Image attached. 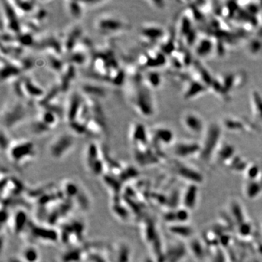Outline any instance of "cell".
<instances>
[{"label": "cell", "mask_w": 262, "mask_h": 262, "mask_svg": "<svg viewBox=\"0 0 262 262\" xmlns=\"http://www.w3.org/2000/svg\"><path fill=\"white\" fill-rule=\"evenodd\" d=\"M90 76L115 86L123 85L126 73L121 68L115 55L111 50H93L90 64Z\"/></svg>", "instance_id": "obj_1"}, {"label": "cell", "mask_w": 262, "mask_h": 262, "mask_svg": "<svg viewBox=\"0 0 262 262\" xmlns=\"http://www.w3.org/2000/svg\"><path fill=\"white\" fill-rule=\"evenodd\" d=\"M152 90L145 85L143 78L130 80L129 102L134 111L142 117L151 118L155 114V100Z\"/></svg>", "instance_id": "obj_2"}, {"label": "cell", "mask_w": 262, "mask_h": 262, "mask_svg": "<svg viewBox=\"0 0 262 262\" xmlns=\"http://www.w3.org/2000/svg\"><path fill=\"white\" fill-rule=\"evenodd\" d=\"M95 30L104 37L123 34L130 29V23L125 18L114 12L100 14L94 20Z\"/></svg>", "instance_id": "obj_3"}, {"label": "cell", "mask_w": 262, "mask_h": 262, "mask_svg": "<svg viewBox=\"0 0 262 262\" xmlns=\"http://www.w3.org/2000/svg\"><path fill=\"white\" fill-rule=\"evenodd\" d=\"M5 151L10 162L18 167L28 164L35 158L37 154L36 145L28 139L11 141Z\"/></svg>", "instance_id": "obj_4"}, {"label": "cell", "mask_w": 262, "mask_h": 262, "mask_svg": "<svg viewBox=\"0 0 262 262\" xmlns=\"http://www.w3.org/2000/svg\"><path fill=\"white\" fill-rule=\"evenodd\" d=\"M223 127L221 123L211 122L208 123L202 136V141L200 142L201 158L208 160L213 154L216 153L221 143Z\"/></svg>", "instance_id": "obj_5"}, {"label": "cell", "mask_w": 262, "mask_h": 262, "mask_svg": "<svg viewBox=\"0 0 262 262\" xmlns=\"http://www.w3.org/2000/svg\"><path fill=\"white\" fill-rule=\"evenodd\" d=\"M74 145V134L71 132H63L52 139L49 143L48 151L52 158L60 160L71 152Z\"/></svg>", "instance_id": "obj_6"}, {"label": "cell", "mask_w": 262, "mask_h": 262, "mask_svg": "<svg viewBox=\"0 0 262 262\" xmlns=\"http://www.w3.org/2000/svg\"><path fill=\"white\" fill-rule=\"evenodd\" d=\"M61 117L56 112L49 109L42 108L31 124V130L35 135L49 133L58 125Z\"/></svg>", "instance_id": "obj_7"}, {"label": "cell", "mask_w": 262, "mask_h": 262, "mask_svg": "<svg viewBox=\"0 0 262 262\" xmlns=\"http://www.w3.org/2000/svg\"><path fill=\"white\" fill-rule=\"evenodd\" d=\"M180 122L183 128L193 136H202L208 125L200 113L192 109H187L181 113Z\"/></svg>", "instance_id": "obj_8"}, {"label": "cell", "mask_w": 262, "mask_h": 262, "mask_svg": "<svg viewBox=\"0 0 262 262\" xmlns=\"http://www.w3.org/2000/svg\"><path fill=\"white\" fill-rule=\"evenodd\" d=\"M27 115V109L22 102H16L2 109V127L10 129L21 123Z\"/></svg>", "instance_id": "obj_9"}, {"label": "cell", "mask_w": 262, "mask_h": 262, "mask_svg": "<svg viewBox=\"0 0 262 262\" xmlns=\"http://www.w3.org/2000/svg\"><path fill=\"white\" fill-rule=\"evenodd\" d=\"M140 39L146 44L162 42L167 36L164 27L157 23H145L140 26L139 30Z\"/></svg>", "instance_id": "obj_10"}, {"label": "cell", "mask_w": 262, "mask_h": 262, "mask_svg": "<svg viewBox=\"0 0 262 262\" xmlns=\"http://www.w3.org/2000/svg\"><path fill=\"white\" fill-rule=\"evenodd\" d=\"M129 140L133 149H144L149 147V130L143 123L133 122L129 130Z\"/></svg>", "instance_id": "obj_11"}, {"label": "cell", "mask_w": 262, "mask_h": 262, "mask_svg": "<svg viewBox=\"0 0 262 262\" xmlns=\"http://www.w3.org/2000/svg\"><path fill=\"white\" fill-rule=\"evenodd\" d=\"M85 162L86 165L93 173H102L105 168V160L102 159L99 147L95 143H90L87 145L85 152Z\"/></svg>", "instance_id": "obj_12"}, {"label": "cell", "mask_w": 262, "mask_h": 262, "mask_svg": "<svg viewBox=\"0 0 262 262\" xmlns=\"http://www.w3.org/2000/svg\"><path fill=\"white\" fill-rule=\"evenodd\" d=\"M150 143L157 149L161 146H168L175 141V134L170 127L158 125L149 130Z\"/></svg>", "instance_id": "obj_13"}, {"label": "cell", "mask_w": 262, "mask_h": 262, "mask_svg": "<svg viewBox=\"0 0 262 262\" xmlns=\"http://www.w3.org/2000/svg\"><path fill=\"white\" fill-rule=\"evenodd\" d=\"M82 30L79 26L71 28L61 39L62 51L64 54L69 55L74 48L82 42Z\"/></svg>", "instance_id": "obj_14"}, {"label": "cell", "mask_w": 262, "mask_h": 262, "mask_svg": "<svg viewBox=\"0 0 262 262\" xmlns=\"http://www.w3.org/2000/svg\"><path fill=\"white\" fill-rule=\"evenodd\" d=\"M223 129H227V130L234 133H241L252 128L255 130L254 123H248V122L245 119H240L236 116H227L224 118L221 123Z\"/></svg>", "instance_id": "obj_15"}, {"label": "cell", "mask_w": 262, "mask_h": 262, "mask_svg": "<svg viewBox=\"0 0 262 262\" xmlns=\"http://www.w3.org/2000/svg\"><path fill=\"white\" fill-rule=\"evenodd\" d=\"M250 107L256 125L262 126V94L258 90H252L249 96Z\"/></svg>", "instance_id": "obj_16"}, {"label": "cell", "mask_w": 262, "mask_h": 262, "mask_svg": "<svg viewBox=\"0 0 262 262\" xmlns=\"http://www.w3.org/2000/svg\"><path fill=\"white\" fill-rule=\"evenodd\" d=\"M200 142L195 141H181L174 145V153L179 157H186L200 154Z\"/></svg>", "instance_id": "obj_17"}, {"label": "cell", "mask_w": 262, "mask_h": 262, "mask_svg": "<svg viewBox=\"0 0 262 262\" xmlns=\"http://www.w3.org/2000/svg\"><path fill=\"white\" fill-rule=\"evenodd\" d=\"M76 77V66L66 62L64 69L59 74L58 87L61 92H66L69 90L71 82Z\"/></svg>", "instance_id": "obj_18"}, {"label": "cell", "mask_w": 262, "mask_h": 262, "mask_svg": "<svg viewBox=\"0 0 262 262\" xmlns=\"http://www.w3.org/2000/svg\"><path fill=\"white\" fill-rule=\"evenodd\" d=\"M106 89L93 82H86L81 86V94L85 98L96 100L106 96Z\"/></svg>", "instance_id": "obj_19"}, {"label": "cell", "mask_w": 262, "mask_h": 262, "mask_svg": "<svg viewBox=\"0 0 262 262\" xmlns=\"http://www.w3.org/2000/svg\"><path fill=\"white\" fill-rule=\"evenodd\" d=\"M216 42L208 37L197 39L195 44V53L198 58H203L209 56L215 50Z\"/></svg>", "instance_id": "obj_20"}, {"label": "cell", "mask_w": 262, "mask_h": 262, "mask_svg": "<svg viewBox=\"0 0 262 262\" xmlns=\"http://www.w3.org/2000/svg\"><path fill=\"white\" fill-rule=\"evenodd\" d=\"M208 87L202 82L193 80L186 83L184 89V98L190 100L199 97L208 91Z\"/></svg>", "instance_id": "obj_21"}, {"label": "cell", "mask_w": 262, "mask_h": 262, "mask_svg": "<svg viewBox=\"0 0 262 262\" xmlns=\"http://www.w3.org/2000/svg\"><path fill=\"white\" fill-rule=\"evenodd\" d=\"M12 8L19 18L26 17L28 14H33L37 9V2L34 1H10Z\"/></svg>", "instance_id": "obj_22"}, {"label": "cell", "mask_w": 262, "mask_h": 262, "mask_svg": "<svg viewBox=\"0 0 262 262\" xmlns=\"http://www.w3.org/2000/svg\"><path fill=\"white\" fill-rule=\"evenodd\" d=\"M64 8L66 13L74 21H80L82 18L86 11L82 1H65Z\"/></svg>", "instance_id": "obj_23"}, {"label": "cell", "mask_w": 262, "mask_h": 262, "mask_svg": "<svg viewBox=\"0 0 262 262\" xmlns=\"http://www.w3.org/2000/svg\"><path fill=\"white\" fill-rule=\"evenodd\" d=\"M143 82L151 90L157 89L162 83V77L157 70H146L143 74Z\"/></svg>", "instance_id": "obj_24"}, {"label": "cell", "mask_w": 262, "mask_h": 262, "mask_svg": "<svg viewBox=\"0 0 262 262\" xmlns=\"http://www.w3.org/2000/svg\"><path fill=\"white\" fill-rule=\"evenodd\" d=\"M20 258L23 262H39L40 261V254L34 245L29 244L23 247Z\"/></svg>", "instance_id": "obj_25"}, {"label": "cell", "mask_w": 262, "mask_h": 262, "mask_svg": "<svg viewBox=\"0 0 262 262\" xmlns=\"http://www.w3.org/2000/svg\"><path fill=\"white\" fill-rule=\"evenodd\" d=\"M247 52L250 55H257L261 53L262 51V42L258 39H253L250 41L247 47Z\"/></svg>", "instance_id": "obj_26"}, {"label": "cell", "mask_w": 262, "mask_h": 262, "mask_svg": "<svg viewBox=\"0 0 262 262\" xmlns=\"http://www.w3.org/2000/svg\"><path fill=\"white\" fill-rule=\"evenodd\" d=\"M85 10H93V9L98 8L100 6H103L109 3L108 1H87L82 2Z\"/></svg>", "instance_id": "obj_27"}, {"label": "cell", "mask_w": 262, "mask_h": 262, "mask_svg": "<svg viewBox=\"0 0 262 262\" xmlns=\"http://www.w3.org/2000/svg\"><path fill=\"white\" fill-rule=\"evenodd\" d=\"M147 4L150 5L152 8L157 10H162L165 8V2L162 1H147Z\"/></svg>", "instance_id": "obj_28"}, {"label": "cell", "mask_w": 262, "mask_h": 262, "mask_svg": "<svg viewBox=\"0 0 262 262\" xmlns=\"http://www.w3.org/2000/svg\"><path fill=\"white\" fill-rule=\"evenodd\" d=\"M8 262H23L21 258H11L9 260Z\"/></svg>", "instance_id": "obj_29"}]
</instances>
